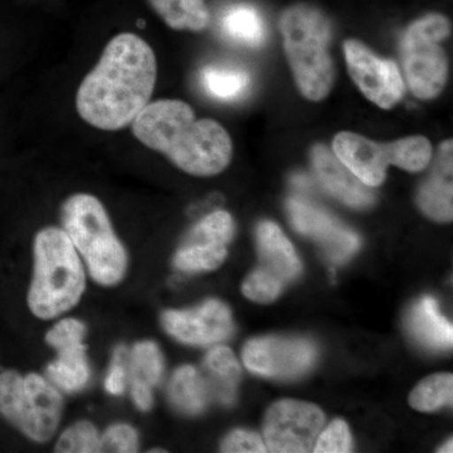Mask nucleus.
I'll use <instances>...</instances> for the list:
<instances>
[{
	"label": "nucleus",
	"mask_w": 453,
	"mask_h": 453,
	"mask_svg": "<svg viewBox=\"0 0 453 453\" xmlns=\"http://www.w3.org/2000/svg\"><path fill=\"white\" fill-rule=\"evenodd\" d=\"M157 76L153 49L134 33H120L80 85L77 112L98 130L124 129L150 103Z\"/></svg>",
	"instance_id": "1"
},
{
	"label": "nucleus",
	"mask_w": 453,
	"mask_h": 453,
	"mask_svg": "<svg viewBox=\"0 0 453 453\" xmlns=\"http://www.w3.org/2000/svg\"><path fill=\"white\" fill-rule=\"evenodd\" d=\"M131 127L142 145L165 155L188 174L213 177L231 163L234 144L225 127L211 119H196L184 101L149 103Z\"/></svg>",
	"instance_id": "2"
},
{
	"label": "nucleus",
	"mask_w": 453,
	"mask_h": 453,
	"mask_svg": "<svg viewBox=\"0 0 453 453\" xmlns=\"http://www.w3.org/2000/svg\"><path fill=\"white\" fill-rule=\"evenodd\" d=\"M35 270L28 292L32 314L50 320L74 308L85 292L81 259L67 234L47 226L35 238Z\"/></svg>",
	"instance_id": "3"
},
{
	"label": "nucleus",
	"mask_w": 453,
	"mask_h": 453,
	"mask_svg": "<svg viewBox=\"0 0 453 453\" xmlns=\"http://www.w3.org/2000/svg\"><path fill=\"white\" fill-rule=\"evenodd\" d=\"M279 27L301 94L311 101L324 100L335 81L329 19L320 9L299 3L282 12Z\"/></svg>",
	"instance_id": "4"
},
{
	"label": "nucleus",
	"mask_w": 453,
	"mask_h": 453,
	"mask_svg": "<svg viewBox=\"0 0 453 453\" xmlns=\"http://www.w3.org/2000/svg\"><path fill=\"white\" fill-rule=\"evenodd\" d=\"M61 220L92 279L103 286L118 285L127 273V253L103 203L86 193L71 196L62 205Z\"/></svg>",
	"instance_id": "5"
},
{
	"label": "nucleus",
	"mask_w": 453,
	"mask_h": 453,
	"mask_svg": "<svg viewBox=\"0 0 453 453\" xmlns=\"http://www.w3.org/2000/svg\"><path fill=\"white\" fill-rule=\"evenodd\" d=\"M64 402L58 390L38 374H0V414L35 442H47L61 421Z\"/></svg>",
	"instance_id": "6"
},
{
	"label": "nucleus",
	"mask_w": 453,
	"mask_h": 453,
	"mask_svg": "<svg viewBox=\"0 0 453 453\" xmlns=\"http://www.w3.org/2000/svg\"><path fill=\"white\" fill-rule=\"evenodd\" d=\"M333 150L340 162L368 187L380 186L389 165L417 173L425 169L432 157L431 142L418 135L380 144L359 134L342 131L334 138Z\"/></svg>",
	"instance_id": "7"
},
{
	"label": "nucleus",
	"mask_w": 453,
	"mask_h": 453,
	"mask_svg": "<svg viewBox=\"0 0 453 453\" xmlns=\"http://www.w3.org/2000/svg\"><path fill=\"white\" fill-rule=\"evenodd\" d=\"M451 23L438 13L427 14L408 27L401 42L402 65L414 96L432 100L445 88L449 59L440 42L449 37Z\"/></svg>",
	"instance_id": "8"
},
{
	"label": "nucleus",
	"mask_w": 453,
	"mask_h": 453,
	"mask_svg": "<svg viewBox=\"0 0 453 453\" xmlns=\"http://www.w3.org/2000/svg\"><path fill=\"white\" fill-rule=\"evenodd\" d=\"M324 425V413L314 404L292 399L277 402L265 419V445L267 451L275 453L314 451Z\"/></svg>",
	"instance_id": "9"
},
{
	"label": "nucleus",
	"mask_w": 453,
	"mask_h": 453,
	"mask_svg": "<svg viewBox=\"0 0 453 453\" xmlns=\"http://www.w3.org/2000/svg\"><path fill=\"white\" fill-rule=\"evenodd\" d=\"M344 55L351 79L372 104L389 110L404 96L403 77L395 62L375 56L357 40L345 42Z\"/></svg>",
	"instance_id": "10"
},
{
	"label": "nucleus",
	"mask_w": 453,
	"mask_h": 453,
	"mask_svg": "<svg viewBox=\"0 0 453 453\" xmlns=\"http://www.w3.org/2000/svg\"><path fill=\"white\" fill-rule=\"evenodd\" d=\"M249 371L270 378L300 377L316 359V348L309 340L268 336L250 340L243 349Z\"/></svg>",
	"instance_id": "11"
},
{
	"label": "nucleus",
	"mask_w": 453,
	"mask_h": 453,
	"mask_svg": "<svg viewBox=\"0 0 453 453\" xmlns=\"http://www.w3.org/2000/svg\"><path fill=\"white\" fill-rule=\"evenodd\" d=\"M288 211L295 229L320 244L330 261L342 264L359 249V238L354 232L311 203L291 198Z\"/></svg>",
	"instance_id": "12"
},
{
	"label": "nucleus",
	"mask_w": 453,
	"mask_h": 453,
	"mask_svg": "<svg viewBox=\"0 0 453 453\" xmlns=\"http://www.w3.org/2000/svg\"><path fill=\"white\" fill-rule=\"evenodd\" d=\"M165 332L179 342L190 345H208L222 342L234 333L228 306L219 300H208L192 310H168L163 312Z\"/></svg>",
	"instance_id": "13"
},
{
	"label": "nucleus",
	"mask_w": 453,
	"mask_h": 453,
	"mask_svg": "<svg viewBox=\"0 0 453 453\" xmlns=\"http://www.w3.org/2000/svg\"><path fill=\"white\" fill-rule=\"evenodd\" d=\"M312 165L323 186L345 204L366 208L374 203V195L326 146L315 145L311 150Z\"/></svg>",
	"instance_id": "14"
},
{
	"label": "nucleus",
	"mask_w": 453,
	"mask_h": 453,
	"mask_svg": "<svg viewBox=\"0 0 453 453\" xmlns=\"http://www.w3.org/2000/svg\"><path fill=\"white\" fill-rule=\"evenodd\" d=\"M259 253V270L286 283L296 279L301 273V262L294 246L281 228L273 222H262L256 231Z\"/></svg>",
	"instance_id": "15"
},
{
	"label": "nucleus",
	"mask_w": 453,
	"mask_h": 453,
	"mask_svg": "<svg viewBox=\"0 0 453 453\" xmlns=\"http://www.w3.org/2000/svg\"><path fill=\"white\" fill-rule=\"evenodd\" d=\"M452 149V140L441 144L434 172L417 196L419 208L438 222H451L453 217Z\"/></svg>",
	"instance_id": "16"
},
{
	"label": "nucleus",
	"mask_w": 453,
	"mask_h": 453,
	"mask_svg": "<svg viewBox=\"0 0 453 453\" xmlns=\"http://www.w3.org/2000/svg\"><path fill=\"white\" fill-rule=\"evenodd\" d=\"M408 330L419 344L432 350H449L453 344L452 324L441 315L438 303L426 296L411 309Z\"/></svg>",
	"instance_id": "17"
},
{
	"label": "nucleus",
	"mask_w": 453,
	"mask_h": 453,
	"mask_svg": "<svg viewBox=\"0 0 453 453\" xmlns=\"http://www.w3.org/2000/svg\"><path fill=\"white\" fill-rule=\"evenodd\" d=\"M204 371L210 395L226 405L234 404L235 388L241 377V368L234 351L226 347H217L208 351L204 359Z\"/></svg>",
	"instance_id": "18"
},
{
	"label": "nucleus",
	"mask_w": 453,
	"mask_h": 453,
	"mask_svg": "<svg viewBox=\"0 0 453 453\" xmlns=\"http://www.w3.org/2000/svg\"><path fill=\"white\" fill-rule=\"evenodd\" d=\"M58 357L47 366L50 380L65 392H77L88 384L89 368L83 342L57 345Z\"/></svg>",
	"instance_id": "19"
},
{
	"label": "nucleus",
	"mask_w": 453,
	"mask_h": 453,
	"mask_svg": "<svg viewBox=\"0 0 453 453\" xmlns=\"http://www.w3.org/2000/svg\"><path fill=\"white\" fill-rule=\"evenodd\" d=\"M166 26L175 31L202 32L210 26L205 0H148Z\"/></svg>",
	"instance_id": "20"
},
{
	"label": "nucleus",
	"mask_w": 453,
	"mask_h": 453,
	"mask_svg": "<svg viewBox=\"0 0 453 453\" xmlns=\"http://www.w3.org/2000/svg\"><path fill=\"white\" fill-rule=\"evenodd\" d=\"M169 396L172 403L181 413L196 416L207 407L211 395L204 378L195 366L184 365L173 375Z\"/></svg>",
	"instance_id": "21"
},
{
	"label": "nucleus",
	"mask_w": 453,
	"mask_h": 453,
	"mask_svg": "<svg viewBox=\"0 0 453 453\" xmlns=\"http://www.w3.org/2000/svg\"><path fill=\"white\" fill-rule=\"evenodd\" d=\"M220 27L228 40L243 46L258 47L266 40L264 18L252 5L238 4L226 9Z\"/></svg>",
	"instance_id": "22"
},
{
	"label": "nucleus",
	"mask_w": 453,
	"mask_h": 453,
	"mask_svg": "<svg viewBox=\"0 0 453 453\" xmlns=\"http://www.w3.org/2000/svg\"><path fill=\"white\" fill-rule=\"evenodd\" d=\"M204 91L219 101H234L246 94L251 77L247 71L234 65H205L201 73Z\"/></svg>",
	"instance_id": "23"
},
{
	"label": "nucleus",
	"mask_w": 453,
	"mask_h": 453,
	"mask_svg": "<svg viewBox=\"0 0 453 453\" xmlns=\"http://www.w3.org/2000/svg\"><path fill=\"white\" fill-rule=\"evenodd\" d=\"M452 374H434L423 380L411 393L410 404L414 410L432 412L452 405Z\"/></svg>",
	"instance_id": "24"
},
{
	"label": "nucleus",
	"mask_w": 453,
	"mask_h": 453,
	"mask_svg": "<svg viewBox=\"0 0 453 453\" xmlns=\"http://www.w3.org/2000/svg\"><path fill=\"white\" fill-rule=\"evenodd\" d=\"M226 257V246L181 243L175 253L174 266L184 273H199L219 268Z\"/></svg>",
	"instance_id": "25"
},
{
	"label": "nucleus",
	"mask_w": 453,
	"mask_h": 453,
	"mask_svg": "<svg viewBox=\"0 0 453 453\" xmlns=\"http://www.w3.org/2000/svg\"><path fill=\"white\" fill-rule=\"evenodd\" d=\"M234 234V222L231 214L225 211H217L199 220L190 229L183 242L226 246L231 242Z\"/></svg>",
	"instance_id": "26"
},
{
	"label": "nucleus",
	"mask_w": 453,
	"mask_h": 453,
	"mask_svg": "<svg viewBox=\"0 0 453 453\" xmlns=\"http://www.w3.org/2000/svg\"><path fill=\"white\" fill-rule=\"evenodd\" d=\"M164 360L162 351L153 342H138L131 353L133 381L148 387L157 386L162 380Z\"/></svg>",
	"instance_id": "27"
},
{
	"label": "nucleus",
	"mask_w": 453,
	"mask_h": 453,
	"mask_svg": "<svg viewBox=\"0 0 453 453\" xmlns=\"http://www.w3.org/2000/svg\"><path fill=\"white\" fill-rule=\"evenodd\" d=\"M56 452H103V441L92 423L82 421L65 429L57 442Z\"/></svg>",
	"instance_id": "28"
},
{
	"label": "nucleus",
	"mask_w": 453,
	"mask_h": 453,
	"mask_svg": "<svg viewBox=\"0 0 453 453\" xmlns=\"http://www.w3.org/2000/svg\"><path fill=\"white\" fill-rule=\"evenodd\" d=\"M282 288L281 282L257 268L247 277L242 286V292L247 299L255 303H268L281 294Z\"/></svg>",
	"instance_id": "29"
},
{
	"label": "nucleus",
	"mask_w": 453,
	"mask_h": 453,
	"mask_svg": "<svg viewBox=\"0 0 453 453\" xmlns=\"http://www.w3.org/2000/svg\"><path fill=\"white\" fill-rule=\"evenodd\" d=\"M351 451V437L347 423L335 419L320 432L316 440V453H347Z\"/></svg>",
	"instance_id": "30"
},
{
	"label": "nucleus",
	"mask_w": 453,
	"mask_h": 453,
	"mask_svg": "<svg viewBox=\"0 0 453 453\" xmlns=\"http://www.w3.org/2000/svg\"><path fill=\"white\" fill-rule=\"evenodd\" d=\"M101 441H103V451L138 452L139 449L138 434L129 425L111 426L107 428Z\"/></svg>",
	"instance_id": "31"
},
{
	"label": "nucleus",
	"mask_w": 453,
	"mask_h": 453,
	"mask_svg": "<svg viewBox=\"0 0 453 453\" xmlns=\"http://www.w3.org/2000/svg\"><path fill=\"white\" fill-rule=\"evenodd\" d=\"M220 451L226 453H262L267 452V447L258 434L237 429L223 441Z\"/></svg>",
	"instance_id": "32"
},
{
	"label": "nucleus",
	"mask_w": 453,
	"mask_h": 453,
	"mask_svg": "<svg viewBox=\"0 0 453 453\" xmlns=\"http://www.w3.org/2000/svg\"><path fill=\"white\" fill-rule=\"evenodd\" d=\"M125 386H127V372L124 365L120 363V357L116 353V360L105 380V388L111 395H120L124 393Z\"/></svg>",
	"instance_id": "33"
},
{
	"label": "nucleus",
	"mask_w": 453,
	"mask_h": 453,
	"mask_svg": "<svg viewBox=\"0 0 453 453\" xmlns=\"http://www.w3.org/2000/svg\"><path fill=\"white\" fill-rule=\"evenodd\" d=\"M131 395H133L134 402L139 410L149 411L153 407V393H151L150 387L139 383V381H133Z\"/></svg>",
	"instance_id": "34"
},
{
	"label": "nucleus",
	"mask_w": 453,
	"mask_h": 453,
	"mask_svg": "<svg viewBox=\"0 0 453 453\" xmlns=\"http://www.w3.org/2000/svg\"><path fill=\"white\" fill-rule=\"evenodd\" d=\"M453 441L452 440H449V442H446L445 443V446L443 447H441L440 449H438V452H441V453H451L453 452Z\"/></svg>",
	"instance_id": "35"
}]
</instances>
